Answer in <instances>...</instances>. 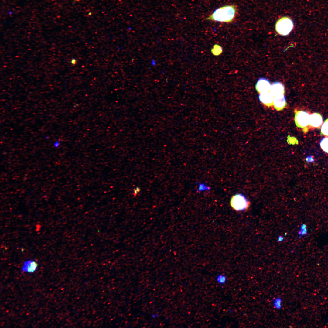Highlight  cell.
<instances>
[{
	"instance_id": "cell-9",
	"label": "cell",
	"mask_w": 328,
	"mask_h": 328,
	"mask_svg": "<svg viewBox=\"0 0 328 328\" xmlns=\"http://www.w3.org/2000/svg\"><path fill=\"white\" fill-rule=\"evenodd\" d=\"M273 105L275 108L278 111L283 109L287 105L285 98L284 94L274 97Z\"/></svg>"
},
{
	"instance_id": "cell-2",
	"label": "cell",
	"mask_w": 328,
	"mask_h": 328,
	"mask_svg": "<svg viewBox=\"0 0 328 328\" xmlns=\"http://www.w3.org/2000/svg\"><path fill=\"white\" fill-rule=\"evenodd\" d=\"M231 207L236 211L247 210L249 207L251 203L246 197L241 194L233 196L230 200Z\"/></svg>"
},
{
	"instance_id": "cell-7",
	"label": "cell",
	"mask_w": 328,
	"mask_h": 328,
	"mask_svg": "<svg viewBox=\"0 0 328 328\" xmlns=\"http://www.w3.org/2000/svg\"><path fill=\"white\" fill-rule=\"evenodd\" d=\"M270 91L274 97L283 95L285 93L284 86L280 82H275L271 85Z\"/></svg>"
},
{
	"instance_id": "cell-1",
	"label": "cell",
	"mask_w": 328,
	"mask_h": 328,
	"mask_svg": "<svg viewBox=\"0 0 328 328\" xmlns=\"http://www.w3.org/2000/svg\"><path fill=\"white\" fill-rule=\"evenodd\" d=\"M237 9L234 5H227L215 10L206 18L207 20L225 23H231L234 19Z\"/></svg>"
},
{
	"instance_id": "cell-14",
	"label": "cell",
	"mask_w": 328,
	"mask_h": 328,
	"mask_svg": "<svg viewBox=\"0 0 328 328\" xmlns=\"http://www.w3.org/2000/svg\"><path fill=\"white\" fill-rule=\"evenodd\" d=\"M216 280L219 284L223 285L226 282L227 277L226 276L223 274H219L217 276Z\"/></svg>"
},
{
	"instance_id": "cell-5",
	"label": "cell",
	"mask_w": 328,
	"mask_h": 328,
	"mask_svg": "<svg viewBox=\"0 0 328 328\" xmlns=\"http://www.w3.org/2000/svg\"><path fill=\"white\" fill-rule=\"evenodd\" d=\"M271 84L270 82L266 78H261L258 81L256 85L255 89L259 93L270 91Z\"/></svg>"
},
{
	"instance_id": "cell-13",
	"label": "cell",
	"mask_w": 328,
	"mask_h": 328,
	"mask_svg": "<svg viewBox=\"0 0 328 328\" xmlns=\"http://www.w3.org/2000/svg\"><path fill=\"white\" fill-rule=\"evenodd\" d=\"M321 135L328 136V119L325 120L321 126Z\"/></svg>"
},
{
	"instance_id": "cell-17",
	"label": "cell",
	"mask_w": 328,
	"mask_h": 328,
	"mask_svg": "<svg viewBox=\"0 0 328 328\" xmlns=\"http://www.w3.org/2000/svg\"><path fill=\"white\" fill-rule=\"evenodd\" d=\"M74 0V1H78H78H81L82 0Z\"/></svg>"
},
{
	"instance_id": "cell-6",
	"label": "cell",
	"mask_w": 328,
	"mask_h": 328,
	"mask_svg": "<svg viewBox=\"0 0 328 328\" xmlns=\"http://www.w3.org/2000/svg\"><path fill=\"white\" fill-rule=\"evenodd\" d=\"M323 122L322 117L319 113H314L310 115L309 126L313 128H319Z\"/></svg>"
},
{
	"instance_id": "cell-8",
	"label": "cell",
	"mask_w": 328,
	"mask_h": 328,
	"mask_svg": "<svg viewBox=\"0 0 328 328\" xmlns=\"http://www.w3.org/2000/svg\"><path fill=\"white\" fill-rule=\"evenodd\" d=\"M274 97L270 91L261 93L258 97L260 101L268 107L273 105Z\"/></svg>"
},
{
	"instance_id": "cell-15",
	"label": "cell",
	"mask_w": 328,
	"mask_h": 328,
	"mask_svg": "<svg viewBox=\"0 0 328 328\" xmlns=\"http://www.w3.org/2000/svg\"><path fill=\"white\" fill-rule=\"evenodd\" d=\"M301 230L299 232V234L301 235H303L307 234V231L306 228L303 230Z\"/></svg>"
},
{
	"instance_id": "cell-4",
	"label": "cell",
	"mask_w": 328,
	"mask_h": 328,
	"mask_svg": "<svg viewBox=\"0 0 328 328\" xmlns=\"http://www.w3.org/2000/svg\"><path fill=\"white\" fill-rule=\"evenodd\" d=\"M309 119L310 115L307 112L303 111H297L296 112L295 121L298 127L306 128L309 125Z\"/></svg>"
},
{
	"instance_id": "cell-3",
	"label": "cell",
	"mask_w": 328,
	"mask_h": 328,
	"mask_svg": "<svg viewBox=\"0 0 328 328\" xmlns=\"http://www.w3.org/2000/svg\"><path fill=\"white\" fill-rule=\"evenodd\" d=\"M293 27V23L291 19L288 17H285L281 18L277 21L275 28L278 33L285 36L291 32Z\"/></svg>"
},
{
	"instance_id": "cell-10",
	"label": "cell",
	"mask_w": 328,
	"mask_h": 328,
	"mask_svg": "<svg viewBox=\"0 0 328 328\" xmlns=\"http://www.w3.org/2000/svg\"><path fill=\"white\" fill-rule=\"evenodd\" d=\"M38 266V263L34 261H26L24 262L22 271V272H33L36 270Z\"/></svg>"
},
{
	"instance_id": "cell-12",
	"label": "cell",
	"mask_w": 328,
	"mask_h": 328,
	"mask_svg": "<svg viewBox=\"0 0 328 328\" xmlns=\"http://www.w3.org/2000/svg\"><path fill=\"white\" fill-rule=\"evenodd\" d=\"M320 146L323 151L328 153V137L324 138L321 140Z\"/></svg>"
},
{
	"instance_id": "cell-11",
	"label": "cell",
	"mask_w": 328,
	"mask_h": 328,
	"mask_svg": "<svg viewBox=\"0 0 328 328\" xmlns=\"http://www.w3.org/2000/svg\"><path fill=\"white\" fill-rule=\"evenodd\" d=\"M272 302L273 306L275 309L280 310L282 309V300L281 297H276L273 299Z\"/></svg>"
},
{
	"instance_id": "cell-16",
	"label": "cell",
	"mask_w": 328,
	"mask_h": 328,
	"mask_svg": "<svg viewBox=\"0 0 328 328\" xmlns=\"http://www.w3.org/2000/svg\"><path fill=\"white\" fill-rule=\"evenodd\" d=\"M140 190V188L138 187H137L134 189V195H136L139 192Z\"/></svg>"
}]
</instances>
